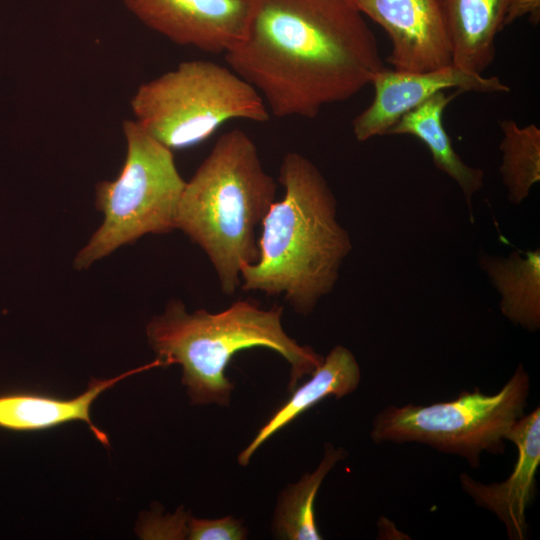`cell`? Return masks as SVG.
Masks as SVG:
<instances>
[{"label": "cell", "instance_id": "6da1fadb", "mask_svg": "<svg viewBox=\"0 0 540 540\" xmlns=\"http://www.w3.org/2000/svg\"><path fill=\"white\" fill-rule=\"evenodd\" d=\"M224 56L279 118H314L384 68L351 0H255L244 37Z\"/></svg>", "mask_w": 540, "mask_h": 540}, {"label": "cell", "instance_id": "7a4b0ae2", "mask_svg": "<svg viewBox=\"0 0 540 540\" xmlns=\"http://www.w3.org/2000/svg\"><path fill=\"white\" fill-rule=\"evenodd\" d=\"M278 180L284 195L261 222L259 256L242 266L240 287L283 295L295 312L308 315L334 289L352 241L337 219L328 182L311 160L287 153Z\"/></svg>", "mask_w": 540, "mask_h": 540}, {"label": "cell", "instance_id": "3957f363", "mask_svg": "<svg viewBox=\"0 0 540 540\" xmlns=\"http://www.w3.org/2000/svg\"><path fill=\"white\" fill-rule=\"evenodd\" d=\"M283 307L263 309L257 301L237 300L227 309L187 312L182 301H170L146 327L158 366L182 367V384L195 405L229 406L234 384L225 375L232 357L252 347L279 353L290 364L289 390L311 375L324 357L300 345L282 326Z\"/></svg>", "mask_w": 540, "mask_h": 540}, {"label": "cell", "instance_id": "277c9868", "mask_svg": "<svg viewBox=\"0 0 540 540\" xmlns=\"http://www.w3.org/2000/svg\"><path fill=\"white\" fill-rule=\"evenodd\" d=\"M276 183L262 166L256 144L241 129L221 135L186 182L176 217L209 258L221 291L241 286V268L259 256L256 228L275 201Z\"/></svg>", "mask_w": 540, "mask_h": 540}, {"label": "cell", "instance_id": "5b68a950", "mask_svg": "<svg viewBox=\"0 0 540 540\" xmlns=\"http://www.w3.org/2000/svg\"><path fill=\"white\" fill-rule=\"evenodd\" d=\"M135 121L170 150L208 139L232 119L267 122L259 92L232 69L206 60L180 63L141 84L131 101Z\"/></svg>", "mask_w": 540, "mask_h": 540}, {"label": "cell", "instance_id": "8992f818", "mask_svg": "<svg viewBox=\"0 0 540 540\" xmlns=\"http://www.w3.org/2000/svg\"><path fill=\"white\" fill-rule=\"evenodd\" d=\"M127 154L118 177L96 187V206L104 221L77 254L74 265L86 269L122 245L145 234L176 229L186 184L173 151L150 136L135 120L123 123Z\"/></svg>", "mask_w": 540, "mask_h": 540}, {"label": "cell", "instance_id": "52a82bcc", "mask_svg": "<svg viewBox=\"0 0 540 540\" xmlns=\"http://www.w3.org/2000/svg\"><path fill=\"white\" fill-rule=\"evenodd\" d=\"M529 393L530 377L520 364L495 394L475 389L431 405L388 406L374 417L371 438L426 444L478 467L482 453H503L506 434L524 415Z\"/></svg>", "mask_w": 540, "mask_h": 540}, {"label": "cell", "instance_id": "ba28073f", "mask_svg": "<svg viewBox=\"0 0 540 540\" xmlns=\"http://www.w3.org/2000/svg\"><path fill=\"white\" fill-rule=\"evenodd\" d=\"M145 26L170 41L225 53L245 35L255 0H122Z\"/></svg>", "mask_w": 540, "mask_h": 540}, {"label": "cell", "instance_id": "9c48e42d", "mask_svg": "<svg viewBox=\"0 0 540 540\" xmlns=\"http://www.w3.org/2000/svg\"><path fill=\"white\" fill-rule=\"evenodd\" d=\"M374 98L352 123L357 141L364 142L389 130L407 112L434 94L448 89L461 92L507 93L510 88L497 76L484 77L453 64L424 72L383 68L372 78Z\"/></svg>", "mask_w": 540, "mask_h": 540}, {"label": "cell", "instance_id": "30bf717a", "mask_svg": "<svg viewBox=\"0 0 540 540\" xmlns=\"http://www.w3.org/2000/svg\"><path fill=\"white\" fill-rule=\"evenodd\" d=\"M388 34L393 69L424 72L452 64V50L438 0H351Z\"/></svg>", "mask_w": 540, "mask_h": 540}, {"label": "cell", "instance_id": "8fae6325", "mask_svg": "<svg viewBox=\"0 0 540 540\" xmlns=\"http://www.w3.org/2000/svg\"><path fill=\"white\" fill-rule=\"evenodd\" d=\"M517 447V460L503 482L484 484L467 473L460 484L476 505L488 509L504 524L509 539L523 540L527 531L526 511L535 497L540 465V409L518 419L506 434Z\"/></svg>", "mask_w": 540, "mask_h": 540}, {"label": "cell", "instance_id": "7c38bea8", "mask_svg": "<svg viewBox=\"0 0 540 540\" xmlns=\"http://www.w3.org/2000/svg\"><path fill=\"white\" fill-rule=\"evenodd\" d=\"M157 367L155 361L109 379H92L86 391L71 399L17 391L0 395V428L14 432L41 431L73 421L87 424L95 437L106 447L109 438L91 420L93 402L119 381L143 370Z\"/></svg>", "mask_w": 540, "mask_h": 540}, {"label": "cell", "instance_id": "4fadbf2b", "mask_svg": "<svg viewBox=\"0 0 540 540\" xmlns=\"http://www.w3.org/2000/svg\"><path fill=\"white\" fill-rule=\"evenodd\" d=\"M517 0H438L452 50V64L481 74L492 64L496 37L513 22Z\"/></svg>", "mask_w": 540, "mask_h": 540}, {"label": "cell", "instance_id": "5bb4252c", "mask_svg": "<svg viewBox=\"0 0 540 540\" xmlns=\"http://www.w3.org/2000/svg\"><path fill=\"white\" fill-rule=\"evenodd\" d=\"M310 376L307 382L293 390L291 397L240 452L237 461L241 466L248 465L253 454L266 440L318 402L329 396L339 399L353 393L360 383L361 371L353 353L337 345Z\"/></svg>", "mask_w": 540, "mask_h": 540}, {"label": "cell", "instance_id": "9a60e30c", "mask_svg": "<svg viewBox=\"0 0 540 540\" xmlns=\"http://www.w3.org/2000/svg\"><path fill=\"white\" fill-rule=\"evenodd\" d=\"M440 91L431 98L404 114L389 130V135H411L426 145L434 165L451 177L460 187L473 222L472 198L481 190L484 172L467 165L455 151L451 138L443 125V112L447 105L460 93Z\"/></svg>", "mask_w": 540, "mask_h": 540}, {"label": "cell", "instance_id": "2e32d148", "mask_svg": "<svg viewBox=\"0 0 540 540\" xmlns=\"http://www.w3.org/2000/svg\"><path fill=\"white\" fill-rule=\"evenodd\" d=\"M479 264L501 296L500 310L528 331L540 328V249L507 257L480 255Z\"/></svg>", "mask_w": 540, "mask_h": 540}, {"label": "cell", "instance_id": "e0dca14e", "mask_svg": "<svg viewBox=\"0 0 540 540\" xmlns=\"http://www.w3.org/2000/svg\"><path fill=\"white\" fill-rule=\"evenodd\" d=\"M345 456L344 449L326 443L318 467L281 492L273 520L276 537L287 540L322 539L315 519V498L326 475Z\"/></svg>", "mask_w": 540, "mask_h": 540}, {"label": "cell", "instance_id": "ac0fdd59", "mask_svg": "<svg viewBox=\"0 0 540 540\" xmlns=\"http://www.w3.org/2000/svg\"><path fill=\"white\" fill-rule=\"evenodd\" d=\"M502 140L500 175L508 200L522 203L540 181V129L535 124L520 127L514 120L499 122Z\"/></svg>", "mask_w": 540, "mask_h": 540}, {"label": "cell", "instance_id": "d6986e66", "mask_svg": "<svg viewBox=\"0 0 540 540\" xmlns=\"http://www.w3.org/2000/svg\"><path fill=\"white\" fill-rule=\"evenodd\" d=\"M247 529L240 520L227 516L219 519H197L188 514L186 539L190 540H244Z\"/></svg>", "mask_w": 540, "mask_h": 540}]
</instances>
